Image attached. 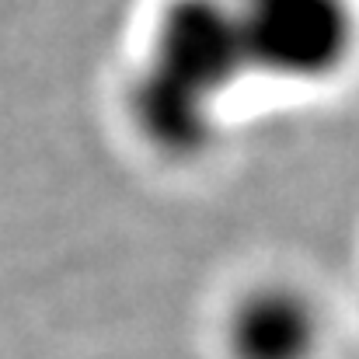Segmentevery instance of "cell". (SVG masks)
<instances>
[{
    "label": "cell",
    "mask_w": 359,
    "mask_h": 359,
    "mask_svg": "<svg viewBox=\"0 0 359 359\" xmlns=\"http://www.w3.org/2000/svg\"><path fill=\"white\" fill-rule=\"evenodd\" d=\"M234 14L248 70L283 81H325L356 49L349 0H238Z\"/></svg>",
    "instance_id": "1"
},
{
    "label": "cell",
    "mask_w": 359,
    "mask_h": 359,
    "mask_svg": "<svg viewBox=\"0 0 359 359\" xmlns=\"http://www.w3.org/2000/svg\"><path fill=\"white\" fill-rule=\"evenodd\" d=\"M318 339L321 318L293 286H265L241 297L227 325L234 359H311Z\"/></svg>",
    "instance_id": "2"
}]
</instances>
